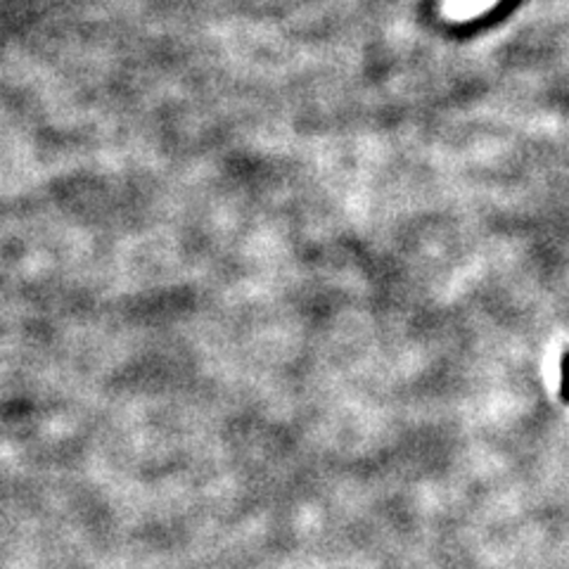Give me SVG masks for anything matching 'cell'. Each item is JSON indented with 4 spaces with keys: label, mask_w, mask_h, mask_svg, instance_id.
<instances>
[{
    "label": "cell",
    "mask_w": 569,
    "mask_h": 569,
    "mask_svg": "<svg viewBox=\"0 0 569 569\" xmlns=\"http://www.w3.org/2000/svg\"><path fill=\"white\" fill-rule=\"evenodd\" d=\"M562 401L569 403V351L562 356Z\"/></svg>",
    "instance_id": "cell-1"
}]
</instances>
